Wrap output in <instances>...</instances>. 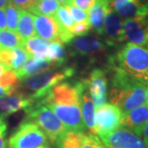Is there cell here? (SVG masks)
Here are the masks:
<instances>
[{"label": "cell", "instance_id": "cell-17", "mask_svg": "<svg viewBox=\"0 0 148 148\" xmlns=\"http://www.w3.org/2000/svg\"><path fill=\"white\" fill-rule=\"evenodd\" d=\"M61 66L58 64L51 62L48 59H38V58H29L28 60L22 66L21 69L15 72L17 77L22 82L29 77L39 74L48 70L53 69H58Z\"/></svg>", "mask_w": 148, "mask_h": 148}, {"label": "cell", "instance_id": "cell-43", "mask_svg": "<svg viewBox=\"0 0 148 148\" xmlns=\"http://www.w3.org/2000/svg\"><path fill=\"white\" fill-rule=\"evenodd\" d=\"M60 4H63L64 6L69 5V4H72L73 0H57Z\"/></svg>", "mask_w": 148, "mask_h": 148}, {"label": "cell", "instance_id": "cell-23", "mask_svg": "<svg viewBox=\"0 0 148 148\" xmlns=\"http://www.w3.org/2000/svg\"><path fill=\"white\" fill-rule=\"evenodd\" d=\"M16 32L23 40H27L36 36L34 15L29 11L21 10Z\"/></svg>", "mask_w": 148, "mask_h": 148}, {"label": "cell", "instance_id": "cell-9", "mask_svg": "<svg viewBox=\"0 0 148 148\" xmlns=\"http://www.w3.org/2000/svg\"><path fill=\"white\" fill-rule=\"evenodd\" d=\"M48 106L68 130L84 132L86 129L80 104L49 105Z\"/></svg>", "mask_w": 148, "mask_h": 148}, {"label": "cell", "instance_id": "cell-35", "mask_svg": "<svg viewBox=\"0 0 148 148\" xmlns=\"http://www.w3.org/2000/svg\"><path fill=\"white\" fill-rule=\"evenodd\" d=\"M97 1L98 0H73L72 4L77 6V8L86 12H89Z\"/></svg>", "mask_w": 148, "mask_h": 148}, {"label": "cell", "instance_id": "cell-31", "mask_svg": "<svg viewBox=\"0 0 148 148\" xmlns=\"http://www.w3.org/2000/svg\"><path fill=\"white\" fill-rule=\"evenodd\" d=\"M65 7L69 10V13H70V15H71L75 23H78V22L89 20L88 19V14L86 11L81 9L73 4L65 5Z\"/></svg>", "mask_w": 148, "mask_h": 148}, {"label": "cell", "instance_id": "cell-6", "mask_svg": "<svg viewBox=\"0 0 148 148\" xmlns=\"http://www.w3.org/2000/svg\"><path fill=\"white\" fill-rule=\"evenodd\" d=\"M39 101L45 106L80 104L79 81L58 83L51 88L44 98Z\"/></svg>", "mask_w": 148, "mask_h": 148}, {"label": "cell", "instance_id": "cell-8", "mask_svg": "<svg viewBox=\"0 0 148 148\" xmlns=\"http://www.w3.org/2000/svg\"><path fill=\"white\" fill-rule=\"evenodd\" d=\"M123 112L113 104H106L96 109L95 117V132L97 136L110 132L121 127Z\"/></svg>", "mask_w": 148, "mask_h": 148}, {"label": "cell", "instance_id": "cell-30", "mask_svg": "<svg viewBox=\"0 0 148 148\" xmlns=\"http://www.w3.org/2000/svg\"><path fill=\"white\" fill-rule=\"evenodd\" d=\"M4 9L7 18V28H8L10 31L16 32L21 9L11 3L7 6Z\"/></svg>", "mask_w": 148, "mask_h": 148}, {"label": "cell", "instance_id": "cell-46", "mask_svg": "<svg viewBox=\"0 0 148 148\" xmlns=\"http://www.w3.org/2000/svg\"><path fill=\"white\" fill-rule=\"evenodd\" d=\"M1 49H2V48H1V46H0V50H1Z\"/></svg>", "mask_w": 148, "mask_h": 148}, {"label": "cell", "instance_id": "cell-16", "mask_svg": "<svg viewBox=\"0 0 148 148\" xmlns=\"http://www.w3.org/2000/svg\"><path fill=\"white\" fill-rule=\"evenodd\" d=\"M112 8L125 19L136 16H148V0H113Z\"/></svg>", "mask_w": 148, "mask_h": 148}, {"label": "cell", "instance_id": "cell-19", "mask_svg": "<svg viewBox=\"0 0 148 148\" xmlns=\"http://www.w3.org/2000/svg\"><path fill=\"white\" fill-rule=\"evenodd\" d=\"M113 0H98L88 12V19L91 27L100 35H103L106 12L112 7Z\"/></svg>", "mask_w": 148, "mask_h": 148}, {"label": "cell", "instance_id": "cell-37", "mask_svg": "<svg viewBox=\"0 0 148 148\" xmlns=\"http://www.w3.org/2000/svg\"><path fill=\"white\" fill-rule=\"evenodd\" d=\"M7 28V18H6L5 9L0 8V30Z\"/></svg>", "mask_w": 148, "mask_h": 148}, {"label": "cell", "instance_id": "cell-34", "mask_svg": "<svg viewBox=\"0 0 148 148\" xmlns=\"http://www.w3.org/2000/svg\"><path fill=\"white\" fill-rule=\"evenodd\" d=\"M82 148H106L99 137L95 134H87L86 142Z\"/></svg>", "mask_w": 148, "mask_h": 148}, {"label": "cell", "instance_id": "cell-40", "mask_svg": "<svg viewBox=\"0 0 148 148\" xmlns=\"http://www.w3.org/2000/svg\"><path fill=\"white\" fill-rule=\"evenodd\" d=\"M8 143L6 140V135H0V148H7Z\"/></svg>", "mask_w": 148, "mask_h": 148}, {"label": "cell", "instance_id": "cell-12", "mask_svg": "<svg viewBox=\"0 0 148 148\" xmlns=\"http://www.w3.org/2000/svg\"><path fill=\"white\" fill-rule=\"evenodd\" d=\"M103 35L110 45H116L125 41L123 32V21L121 16L110 7L105 17Z\"/></svg>", "mask_w": 148, "mask_h": 148}, {"label": "cell", "instance_id": "cell-29", "mask_svg": "<svg viewBox=\"0 0 148 148\" xmlns=\"http://www.w3.org/2000/svg\"><path fill=\"white\" fill-rule=\"evenodd\" d=\"M53 16L61 28V32L65 31L71 32V29L74 25V21L65 6H60Z\"/></svg>", "mask_w": 148, "mask_h": 148}, {"label": "cell", "instance_id": "cell-4", "mask_svg": "<svg viewBox=\"0 0 148 148\" xmlns=\"http://www.w3.org/2000/svg\"><path fill=\"white\" fill-rule=\"evenodd\" d=\"M75 73V69L66 67L64 69H53L39 74L33 75L22 81L27 88L32 91L29 95L32 100L39 101L44 98L51 88L58 83L71 77Z\"/></svg>", "mask_w": 148, "mask_h": 148}, {"label": "cell", "instance_id": "cell-13", "mask_svg": "<svg viewBox=\"0 0 148 148\" xmlns=\"http://www.w3.org/2000/svg\"><path fill=\"white\" fill-rule=\"evenodd\" d=\"M36 36L50 42H60L61 28L53 16H34Z\"/></svg>", "mask_w": 148, "mask_h": 148}, {"label": "cell", "instance_id": "cell-36", "mask_svg": "<svg viewBox=\"0 0 148 148\" xmlns=\"http://www.w3.org/2000/svg\"><path fill=\"white\" fill-rule=\"evenodd\" d=\"M0 63L5 64L6 66H8V68H10L11 49H2L0 50Z\"/></svg>", "mask_w": 148, "mask_h": 148}, {"label": "cell", "instance_id": "cell-18", "mask_svg": "<svg viewBox=\"0 0 148 148\" xmlns=\"http://www.w3.org/2000/svg\"><path fill=\"white\" fill-rule=\"evenodd\" d=\"M32 103L30 96H25L22 94L13 95L0 98V115L6 117L20 110H24Z\"/></svg>", "mask_w": 148, "mask_h": 148}, {"label": "cell", "instance_id": "cell-21", "mask_svg": "<svg viewBox=\"0 0 148 148\" xmlns=\"http://www.w3.org/2000/svg\"><path fill=\"white\" fill-rule=\"evenodd\" d=\"M50 41L38 36H33L23 40L21 47L24 48L30 58L38 59H47L48 48Z\"/></svg>", "mask_w": 148, "mask_h": 148}, {"label": "cell", "instance_id": "cell-33", "mask_svg": "<svg viewBox=\"0 0 148 148\" xmlns=\"http://www.w3.org/2000/svg\"><path fill=\"white\" fill-rule=\"evenodd\" d=\"M40 0H10L11 4L14 5L21 10L31 11L36 6Z\"/></svg>", "mask_w": 148, "mask_h": 148}, {"label": "cell", "instance_id": "cell-1", "mask_svg": "<svg viewBox=\"0 0 148 148\" xmlns=\"http://www.w3.org/2000/svg\"><path fill=\"white\" fill-rule=\"evenodd\" d=\"M114 71L110 92L111 104L119 107L123 114L147 103V86L141 83L113 67Z\"/></svg>", "mask_w": 148, "mask_h": 148}, {"label": "cell", "instance_id": "cell-39", "mask_svg": "<svg viewBox=\"0 0 148 148\" xmlns=\"http://www.w3.org/2000/svg\"><path fill=\"white\" fill-rule=\"evenodd\" d=\"M142 137H143V141L145 142V143L147 144V146L148 147V121L147 122V123H146L145 127H144V128H143V135H142Z\"/></svg>", "mask_w": 148, "mask_h": 148}, {"label": "cell", "instance_id": "cell-20", "mask_svg": "<svg viewBox=\"0 0 148 148\" xmlns=\"http://www.w3.org/2000/svg\"><path fill=\"white\" fill-rule=\"evenodd\" d=\"M70 44L77 53L83 56L95 55L105 49V45L101 40L90 37H77Z\"/></svg>", "mask_w": 148, "mask_h": 148}, {"label": "cell", "instance_id": "cell-15", "mask_svg": "<svg viewBox=\"0 0 148 148\" xmlns=\"http://www.w3.org/2000/svg\"><path fill=\"white\" fill-rule=\"evenodd\" d=\"M89 90L95 109L106 105L107 96V78L106 73L99 69H94L90 74Z\"/></svg>", "mask_w": 148, "mask_h": 148}, {"label": "cell", "instance_id": "cell-24", "mask_svg": "<svg viewBox=\"0 0 148 148\" xmlns=\"http://www.w3.org/2000/svg\"><path fill=\"white\" fill-rule=\"evenodd\" d=\"M23 38L16 32L10 30H0V46L2 49H11L21 47Z\"/></svg>", "mask_w": 148, "mask_h": 148}, {"label": "cell", "instance_id": "cell-32", "mask_svg": "<svg viewBox=\"0 0 148 148\" xmlns=\"http://www.w3.org/2000/svg\"><path fill=\"white\" fill-rule=\"evenodd\" d=\"M91 28V25H90L89 20L86 21H82V22H78L74 24L73 27L71 29V32L77 36H83L85 35H86L89 31Z\"/></svg>", "mask_w": 148, "mask_h": 148}, {"label": "cell", "instance_id": "cell-38", "mask_svg": "<svg viewBox=\"0 0 148 148\" xmlns=\"http://www.w3.org/2000/svg\"><path fill=\"white\" fill-rule=\"evenodd\" d=\"M7 123L4 120V117L0 115V135H6L7 134Z\"/></svg>", "mask_w": 148, "mask_h": 148}, {"label": "cell", "instance_id": "cell-5", "mask_svg": "<svg viewBox=\"0 0 148 148\" xmlns=\"http://www.w3.org/2000/svg\"><path fill=\"white\" fill-rule=\"evenodd\" d=\"M8 148H51L49 138L36 123L26 119L8 141Z\"/></svg>", "mask_w": 148, "mask_h": 148}, {"label": "cell", "instance_id": "cell-25", "mask_svg": "<svg viewBox=\"0 0 148 148\" xmlns=\"http://www.w3.org/2000/svg\"><path fill=\"white\" fill-rule=\"evenodd\" d=\"M20 80L14 71L9 69L0 77V86L7 91L8 96L16 93V89Z\"/></svg>", "mask_w": 148, "mask_h": 148}, {"label": "cell", "instance_id": "cell-42", "mask_svg": "<svg viewBox=\"0 0 148 148\" xmlns=\"http://www.w3.org/2000/svg\"><path fill=\"white\" fill-rule=\"evenodd\" d=\"M10 0H0V8H5L9 4Z\"/></svg>", "mask_w": 148, "mask_h": 148}, {"label": "cell", "instance_id": "cell-14", "mask_svg": "<svg viewBox=\"0 0 148 148\" xmlns=\"http://www.w3.org/2000/svg\"><path fill=\"white\" fill-rule=\"evenodd\" d=\"M147 121L148 105L146 103L127 113L123 114L121 126L132 131L139 137H142L143 128Z\"/></svg>", "mask_w": 148, "mask_h": 148}, {"label": "cell", "instance_id": "cell-3", "mask_svg": "<svg viewBox=\"0 0 148 148\" xmlns=\"http://www.w3.org/2000/svg\"><path fill=\"white\" fill-rule=\"evenodd\" d=\"M24 110L27 119L36 123L53 145L68 131L53 111L40 101L32 100V103Z\"/></svg>", "mask_w": 148, "mask_h": 148}, {"label": "cell", "instance_id": "cell-26", "mask_svg": "<svg viewBox=\"0 0 148 148\" xmlns=\"http://www.w3.org/2000/svg\"><path fill=\"white\" fill-rule=\"evenodd\" d=\"M60 6L57 0H40L31 12L35 15L53 16Z\"/></svg>", "mask_w": 148, "mask_h": 148}, {"label": "cell", "instance_id": "cell-45", "mask_svg": "<svg viewBox=\"0 0 148 148\" xmlns=\"http://www.w3.org/2000/svg\"><path fill=\"white\" fill-rule=\"evenodd\" d=\"M147 104L148 105V86H147Z\"/></svg>", "mask_w": 148, "mask_h": 148}, {"label": "cell", "instance_id": "cell-2", "mask_svg": "<svg viewBox=\"0 0 148 148\" xmlns=\"http://www.w3.org/2000/svg\"><path fill=\"white\" fill-rule=\"evenodd\" d=\"M112 64L131 78L148 86V48L127 43Z\"/></svg>", "mask_w": 148, "mask_h": 148}, {"label": "cell", "instance_id": "cell-22", "mask_svg": "<svg viewBox=\"0 0 148 148\" xmlns=\"http://www.w3.org/2000/svg\"><path fill=\"white\" fill-rule=\"evenodd\" d=\"M87 134L84 132L68 130L54 143L55 148H82L86 142Z\"/></svg>", "mask_w": 148, "mask_h": 148}, {"label": "cell", "instance_id": "cell-28", "mask_svg": "<svg viewBox=\"0 0 148 148\" xmlns=\"http://www.w3.org/2000/svg\"><path fill=\"white\" fill-rule=\"evenodd\" d=\"M29 58V54L24 48L16 47L11 49V69L14 72L18 71L22 68Z\"/></svg>", "mask_w": 148, "mask_h": 148}, {"label": "cell", "instance_id": "cell-7", "mask_svg": "<svg viewBox=\"0 0 148 148\" xmlns=\"http://www.w3.org/2000/svg\"><path fill=\"white\" fill-rule=\"evenodd\" d=\"M98 137L107 148H148L141 137L122 126Z\"/></svg>", "mask_w": 148, "mask_h": 148}, {"label": "cell", "instance_id": "cell-11", "mask_svg": "<svg viewBox=\"0 0 148 148\" xmlns=\"http://www.w3.org/2000/svg\"><path fill=\"white\" fill-rule=\"evenodd\" d=\"M80 90V107L82 111V115L83 119L86 127L90 130V133L95 134V104L92 101L89 90L88 79L79 81Z\"/></svg>", "mask_w": 148, "mask_h": 148}, {"label": "cell", "instance_id": "cell-44", "mask_svg": "<svg viewBox=\"0 0 148 148\" xmlns=\"http://www.w3.org/2000/svg\"><path fill=\"white\" fill-rule=\"evenodd\" d=\"M5 96H8L7 91H6L4 88H3V87L0 86V98L5 97Z\"/></svg>", "mask_w": 148, "mask_h": 148}, {"label": "cell", "instance_id": "cell-27", "mask_svg": "<svg viewBox=\"0 0 148 148\" xmlns=\"http://www.w3.org/2000/svg\"><path fill=\"white\" fill-rule=\"evenodd\" d=\"M47 59L62 66L66 61V54L63 44L60 42H50L48 48Z\"/></svg>", "mask_w": 148, "mask_h": 148}, {"label": "cell", "instance_id": "cell-10", "mask_svg": "<svg viewBox=\"0 0 148 148\" xmlns=\"http://www.w3.org/2000/svg\"><path fill=\"white\" fill-rule=\"evenodd\" d=\"M123 32L125 41L148 48V16L125 19Z\"/></svg>", "mask_w": 148, "mask_h": 148}, {"label": "cell", "instance_id": "cell-41", "mask_svg": "<svg viewBox=\"0 0 148 148\" xmlns=\"http://www.w3.org/2000/svg\"><path fill=\"white\" fill-rule=\"evenodd\" d=\"M9 69H11L10 68H8V66H6L5 64L0 63V77L6 71H8V70H9Z\"/></svg>", "mask_w": 148, "mask_h": 148}]
</instances>
